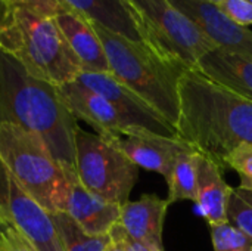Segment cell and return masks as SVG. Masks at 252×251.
I'll return each instance as SVG.
<instances>
[{
    "instance_id": "obj_1",
    "label": "cell",
    "mask_w": 252,
    "mask_h": 251,
    "mask_svg": "<svg viewBox=\"0 0 252 251\" xmlns=\"http://www.w3.org/2000/svg\"><path fill=\"white\" fill-rule=\"evenodd\" d=\"M179 139L223 172L227 155L239 145H252V101H248L195 70L179 81Z\"/></svg>"
},
{
    "instance_id": "obj_2",
    "label": "cell",
    "mask_w": 252,
    "mask_h": 251,
    "mask_svg": "<svg viewBox=\"0 0 252 251\" xmlns=\"http://www.w3.org/2000/svg\"><path fill=\"white\" fill-rule=\"evenodd\" d=\"M0 123L38 135L65 172H75L77 118L62 102L58 87L31 75L0 50Z\"/></svg>"
},
{
    "instance_id": "obj_3",
    "label": "cell",
    "mask_w": 252,
    "mask_h": 251,
    "mask_svg": "<svg viewBox=\"0 0 252 251\" xmlns=\"http://www.w3.org/2000/svg\"><path fill=\"white\" fill-rule=\"evenodd\" d=\"M0 50L56 87L74 81L83 71L55 18L9 0H0Z\"/></svg>"
},
{
    "instance_id": "obj_4",
    "label": "cell",
    "mask_w": 252,
    "mask_h": 251,
    "mask_svg": "<svg viewBox=\"0 0 252 251\" xmlns=\"http://www.w3.org/2000/svg\"><path fill=\"white\" fill-rule=\"evenodd\" d=\"M90 24L105 50L109 74L176 129L180 112L179 81L186 70L165 61L145 43L128 40L94 22Z\"/></svg>"
},
{
    "instance_id": "obj_5",
    "label": "cell",
    "mask_w": 252,
    "mask_h": 251,
    "mask_svg": "<svg viewBox=\"0 0 252 251\" xmlns=\"http://www.w3.org/2000/svg\"><path fill=\"white\" fill-rule=\"evenodd\" d=\"M0 161L47 213H65V170L38 135L16 124L0 123Z\"/></svg>"
},
{
    "instance_id": "obj_6",
    "label": "cell",
    "mask_w": 252,
    "mask_h": 251,
    "mask_svg": "<svg viewBox=\"0 0 252 251\" xmlns=\"http://www.w3.org/2000/svg\"><path fill=\"white\" fill-rule=\"evenodd\" d=\"M143 43L165 61L195 70L202 55L216 46L201 28L170 0H127Z\"/></svg>"
},
{
    "instance_id": "obj_7",
    "label": "cell",
    "mask_w": 252,
    "mask_h": 251,
    "mask_svg": "<svg viewBox=\"0 0 252 251\" xmlns=\"http://www.w3.org/2000/svg\"><path fill=\"white\" fill-rule=\"evenodd\" d=\"M75 172L81 185L92 194L124 206L139 178V167L106 138L75 133Z\"/></svg>"
},
{
    "instance_id": "obj_8",
    "label": "cell",
    "mask_w": 252,
    "mask_h": 251,
    "mask_svg": "<svg viewBox=\"0 0 252 251\" xmlns=\"http://www.w3.org/2000/svg\"><path fill=\"white\" fill-rule=\"evenodd\" d=\"M0 212L9 226L24 235L37 251H63L50 213H47L0 161Z\"/></svg>"
},
{
    "instance_id": "obj_9",
    "label": "cell",
    "mask_w": 252,
    "mask_h": 251,
    "mask_svg": "<svg viewBox=\"0 0 252 251\" xmlns=\"http://www.w3.org/2000/svg\"><path fill=\"white\" fill-rule=\"evenodd\" d=\"M74 81L103 96L118 111L131 133L148 132L165 138H179L176 129L161 114L120 83L112 74L81 71Z\"/></svg>"
},
{
    "instance_id": "obj_10",
    "label": "cell",
    "mask_w": 252,
    "mask_h": 251,
    "mask_svg": "<svg viewBox=\"0 0 252 251\" xmlns=\"http://www.w3.org/2000/svg\"><path fill=\"white\" fill-rule=\"evenodd\" d=\"M170 1L198 25L216 47L252 56L251 30L233 22L216 3L207 0Z\"/></svg>"
},
{
    "instance_id": "obj_11",
    "label": "cell",
    "mask_w": 252,
    "mask_h": 251,
    "mask_svg": "<svg viewBox=\"0 0 252 251\" xmlns=\"http://www.w3.org/2000/svg\"><path fill=\"white\" fill-rule=\"evenodd\" d=\"M106 139H111L134 166L159 173L165 180L170 179L179 154L188 146L179 138H165L148 132L115 135Z\"/></svg>"
},
{
    "instance_id": "obj_12",
    "label": "cell",
    "mask_w": 252,
    "mask_h": 251,
    "mask_svg": "<svg viewBox=\"0 0 252 251\" xmlns=\"http://www.w3.org/2000/svg\"><path fill=\"white\" fill-rule=\"evenodd\" d=\"M58 93L69 112L77 120L89 123L99 136L112 138L115 135L131 133L118 111L99 93L77 81L59 86Z\"/></svg>"
},
{
    "instance_id": "obj_13",
    "label": "cell",
    "mask_w": 252,
    "mask_h": 251,
    "mask_svg": "<svg viewBox=\"0 0 252 251\" xmlns=\"http://www.w3.org/2000/svg\"><path fill=\"white\" fill-rule=\"evenodd\" d=\"M68 180L65 213L92 237L109 235L120 220L121 206L89 192L78 180L77 172H65Z\"/></svg>"
},
{
    "instance_id": "obj_14",
    "label": "cell",
    "mask_w": 252,
    "mask_h": 251,
    "mask_svg": "<svg viewBox=\"0 0 252 251\" xmlns=\"http://www.w3.org/2000/svg\"><path fill=\"white\" fill-rule=\"evenodd\" d=\"M170 203L155 194H145L136 201H127L121 206L120 228L131 240L164 250L162 229Z\"/></svg>"
},
{
    "instance_id": "obj_15",
    "label": "cell",
    "mask_w": 252,
    "mask_h": 251,
    "mask_svg": "<svg viewBox=\"0 0 252 251\" xmlns=\"http://www.w3.org/2000/svg\"><path fill=\"white\" fill-rule=\"evenodd\" d=\"M195 71L219 86L252 101V56L214 47L201 56Z\"/></svg>"
},
{
    "instance_id": "obj_16",
    "label": "cell",
    "mask_w": 252,
    "mask_h": 251,
    "mask_svg": "<svg viewBox=\"0 0 252 251\" xmlns=\"http://www.w3.org/2000/svg\"><path fill=\"white\" fill-rule=\"evenodd\" d=\"M66 44L86 72H109L102 43L92 24L78 12L65 7L55 18Z\"/></svg>"
},
{
    "instance_id": "obj_17",
    "label": "cell",
    "mask_w": 252,
    "mask_h": 251,
    "mask_svg": "<svg viewBox=\"0 0 252 251\" xmlns=\"http://www.w3.org/2000/svg\"><path fill=\"white\" fill-rule=\"evenodd\" d=\"M66 7L128 40L143 43L137 19L127 0H61Z\"/></svg>"
},
{
    "instance_id": "obj_18",
    "label": "cell",
    "mask_w": 252,
    "mask_h": 251,
    "mask_svg": "<svg viewBox=\"0 0 252 251\" xmlns=\"http://www.w3.org/2000/svg\"><path fill=\"white\" fill-rule=\"evenodd\" d=\"M233 188H230L223 170L205 157H199L196 206L210 226L226 223V206Z\"/></svg>"
},
{
    "instance_id": "obj_19",
    "label": "cell",
    "mask_w": 252,
    "mask_h": 251,
    "mask_svg": "<svg viewBox=\"0 0 252 251\" xmlns=\"http://www.w3.org/2000/svg\"><path fill=\"white\" fill-rule=\"evenodd\" d=\"M201 154L196 152L189 143L179 154L173 167L168 183L170 206L180 200H189L196 203V186H198V166Z\"/></svg>"
},
{
    "instance_id": "obj_20",
    "label": "cell",
    "mask_w": 252,
    "mask_h": 251,
    "mask_svg": "<svg viewBox=\"0 0 252 251\" xmlns=\"http://www.w3.org/2000/svg\"><path fill=\"white\" fill-rule=\"evenodd\" d=\"M63 251H105L111 243L109 235H87L66 213L50 215Z\"/></svg>"
},
{
    "instance_id": "obj_21",
    "label": "cell",
    "mask_w": 252,
    "mask_h": 251,
    "mask_svg": "<svg viewBox=\"0 0 252 251\" xmlns=\"http://www.w3.org/2000/svg\"><path fill=\"white\" fill-rule=\"evenodd\" d=\"M226 220L252 240V191L233 188L226 206Z\"/></svg>"
},
{
    "instance_id": "obj_22",
    "label": "cell",
    "mask_w": 252,
    "mask_h": 251,
    "mask_svg": "<svg viewBox=\"0 0 252 251\" xmlns=\"http://www.w3.org/2000/svg\"><path fill=\"white\" fill-rule=\"evenodd\" d=\"M214 251H252V240L230 223L210 226Z\"/></svg>"
},
{
    "instance_id": "obj_23",
    "label": "cell",
    "mask_w": 252,
    "mask_h": 251,
    "mask_svg": "<svg viewBox=\"0 0 252 251\" xmlns=\"http://www.w3.org/2000/svg\"><path fill=\"white\" fill-rule=\"evenodd\" d=\"M226 170H235L241 178V188L252 191V145L242 143L236 146L224 161Z\"/></svg>"
},
{
    "instance_id": "obj_24",
    "label": "cell",
    "mask_w": 252,
    "mask_h": 251,
    "mask_svg": "<svg viewBox=\"0 0 252 251\" xmlns=\"http://www.w3.org/2000/svg\"><path fill=\"white\" fill-rule=\"evenodd\" d=\"M217 6L238 25H252V3L248 0H221Z\"/></svg>"
},
{
    "instance_id": "obj_25",
    "label": "cell",
    "mask_w": 252,
    "mask_h": 251,
    "mask_svg": "<svg viewBox=\"0 0 252 251\" xmlns=\"http://www.w3.org/2000/svg\"><path fill=\"white\" fill-rule=\"evenodd\" d=\"M0 251H37L35 247L12 226L0 231Z\"/></svg>"
},
{
    "instance_id": "obj_26",
    "label": "cell",
    "mask_w": 252,
    "mask_h": 251,
    "mask_svg": "<svg viewBox=\"0 0 252 251\" xmlns=\"http://www.w3.org/2000/svg\"><path fill=\"white\" fill-rule=\"evenodd\" d=\"M13 3H19L27 9L35 12L37 15L46 18H56L66 6L61 0H9Z\"/></svg>"
},
{
    "instance_id": "obj_27",
    "label": "cell",
    "mask_w": 252,
    "mask_h": 251,
    "mask_svg": "<svg viewBox=\"0 0 252 251\" xmlns=\"http://www.w3.org/2000/svg\"><path fill=\"white\" fill-rule=\"evenodd\" d=\"M118 225V223H117ZM120 228V225H118ZM120 234H121V240L126 246V250L127 251H164V250H158L155 247H151V246H146V244H142V243H137L134 240H131L130 237L126 235V232L120 228Z\"/></svg>"
},
{
    "instance_id": "obj_28",
    "label": "cell",
    "mask_w": 252,
    "mask_h": 251,
    "mask_svg": "<svg viewBox=\"0 0 252 251\" xmlns=\"http://www.w3.org/2000/svg\"><path fill=\"white\" fill-rule=\"evenodd\" d=\"M109 237H111V243H109V246L106 247L105 251H127L123 240H121V234H120L118 225L114 226V229L109 232Z\"/></svg>"
},
{
    "instance_id": "obj_29",
    "label": "cell",
    "mask_w": 252,
    "mask_h": 251,
    "mask_svg": "<svg viewBox=\"0 0 252 251\" xmlns=\"http://www.w3.org/2000/svg\"><path fill=\"white\" fill-rule=\"evenodd\" d=\"M0 226H9V222L6 219V216L0 212Z\"/></svg>"
},
{
    "instance_id": "obj_30",
    "label": "cell",
    "mask_w": 252,
    "mask_h": 251,
    "mask_svg": "<svg viewBox=\"0 0 252 251\" xmlns=\"http://www.w3.org/2000/svg\"><path fill=\"white\" fill-rule=\"evenodd\" d=\"M207 1H211V3H216V4H219L221 0H207Z\"/></svg>"
},
{
    "instance_id": "obj_31",
    "label": "cell",
    "mask_w": 252,
    "mask_h": 251,
    "mask_svg": "<svg viewBox=\"0 0 252 251\" xmlns=\"http://www.w3.org/2000/svg\"><path fill=\"white\" fill-rule=\"evenodd\" d=\"M248 1H250V3H252V0H248Z\"/></svg>"
}]
</instances>
